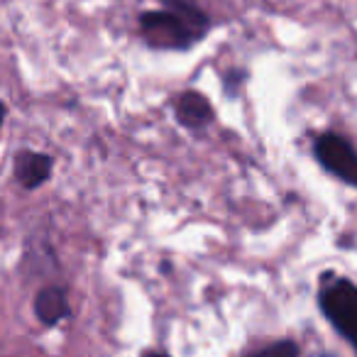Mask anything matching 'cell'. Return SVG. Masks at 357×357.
Returning a JSON list of instances; mask_svg holds the SVG:
<instances>
[{"label": "cell", "mask_w": 357, "mask_h": 357, "mask_svg": "<svg viewBox=\"0 0 357 357\" xmlns=\"http://www.w3.org/2000/svg\"><path fill=\"white\" fill-rule=\"evenodd\" d=\"M164 8H169V10H174L176 15H181L196 32H201V35L208 32V27H211L208 15H206L196 3H191V0H164Z\"/></svg>", "instance_id": "cell-7"}, {"label": "cell", "mask_w": 357, "mask_h": 357, "mask_svg": "<svg viewBox=\"0 0 357 357\" xmlns=\"http://www.w3.org/2000/svg\"><path fill=\"white\" fill-rule=\"evenodd\" d=\"M318 306L331 326L357 350V287L345 277H326L318 289Z\"/></svg>", "instance_id": "cell-1"}, {"label": "cell", "mask_w": 357, "mask_h": 357, "mask_svg": "<svg viewBox=\"0 0 357 357\" xmlns=\"http://www.w3.org/2000/svg\"><path fill=\"white\" fill-rule=\"evenodd\" d=\"M174 115H176L178 125L189 130H201L213 120V105L199 91H186L174 103Z\"/></svg>", "instance_id": "cell-5"}, {"label": "cell", "mask_w": 357, "mask_h": 357, "mask_svg": "<svg viewBox=\"0 0 357 357\" xmlns=\"http://www.w3.org/2000/svg\"><path fill=\"white\" fill-rule=\"evenodd\" d=\"M139 32L144 42L154 50H189L199 40H204L201 32H196L189 22L174 10H147L139 15Z\"/></svg>", "instance_id": "cell-2"}, {"label": "cell", "mask_w": 357, "mask_h": 357, "mask_svg": "<svg viewBox=\"0 0 357 357\" xmlns=\"http://www.w3.org/2000/svg\"><path fill=\"white\" fill-rule=\"evenodd\" d=\"M35 316L42 326L54 328L71 316L69 296L61 287H45L35 296Z\"/></svg>", "instance_id": "cell-6"}, {"label": "cell", "mask_w": 357, "mask_h": 357, "mask_svg": "<svg viewBox=\"0 0 357 357\" xmlns=\"http://www.w3.org/2000/svg\"><path fill=\"white\" fill-rule=\"evenodd\" d=\"M54 169V159L45 152H35V149H20L13 162V176L15 181L27 191H35L45 186L52 176Z\"/></svg>", "instance_id": "cell-4"}, {"label": "cell", "mask_w": 357, "mask_h": 357, "mask_svg": "<svg viewBox=\"0 0 357 357\" xmlns=\"http://www.w3.org/2000/svg\"><path fill=\"white\" fill-rule=\"evenodd\" d=\"M142 357H169V355L162 350H147V352H142Z\"/></svg>", "instance_id": "cell-9"}, {"label": "cell", "mask_w": 357, "mask_h": 357, "mask_svg": "<svg viewBox=\"0 0 357 357\" xmlns=\"http://www.w3.org/2000/svg\"><path fill=\"white\" fill-rule=\"evenodd\" d=\"M321 167L350 186H357V149L335 132H323L313 142Z\"/></svg>", "instance_id": "cell-3"}, {"label": "cell", "mask_w": 357, "mask_h": 357, "mask_svg": "<svg viewBox=\"0 0 357 357\" xmlns=\"http://www.w3.org/2000/svg\"><path fill=\"white\" fill-rule=\"evenodd\" d=\"M298 345L294 340H279V342H274V345H269V347H264V350H259V352H252V355H248V357H298Z\"/></svg>", "instance_id": "cell-8"}, {"label": "cell", "mask_w": 357, "mask_h": 357, "mask_svg": "<svg viewBox=\"0 0 357 357\" xmlns=\"http://www.w3.org/2000/svg\"><path fill=\"white\" fill-rule=\"evenodd\" d=\"M6 113H8L6 103H3V100H0V128H3V123H6Z\"/></svg>", "instance_id": "cell-10"}]
</instances>
